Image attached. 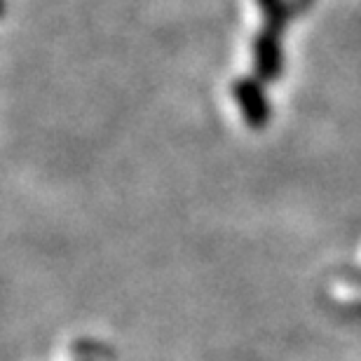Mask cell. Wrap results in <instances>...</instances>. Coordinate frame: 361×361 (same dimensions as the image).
Wrapping results in <instances>:
<instances>
[{"label":"cell","mask_w":361,"mask_h":361,"mask_svg":"<svg viewBox=\"0 0 361 361\" xmlns=\"http://www.w3.org/2000/svg\"><path fill=\"white\" fill-rule=\"evenodd\" d=\"M237 99H240L242 113L251 127L258 129L268 125V104H265L261 92H256L254 87H244L237 92Z\"/></svg>","instance_id":"cell-1"},{"label":"cell","mask_w":361,"mask_h":361,"mask_svg":"<svg viewBox=\"0 0 361 361\" xmlns=\"http://www.w3.org/2000/svg\"><path fill=\"white\" fill-rule=\"evenodd\" d=\"M71 352H73V355H78V357H82V361H97V355L101 359H111L113 357L111 350L104 348L101 343H92V341H80L78 345H73V348H71Z\"/></svg>","instance_id":"cell-2"}]
</instances>
